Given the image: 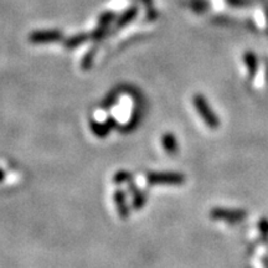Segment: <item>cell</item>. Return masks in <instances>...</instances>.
I'll return each instance as SVG.
<instances>
[{
    "label": "cell",
    "mask_w": 268,
    "mask_h": 268,
    "mask_svg": "<svg viewBox=\"0 0 268 268\" xmlns=\"http://www.w3.org/2000/svg\"><path fill=\"white\" fill-rule=\"evenodd\" d=\"M194 106L197 112L200 114V117L203 118V120L205 122L207 127H210L211 129H216L220 126V120H218V118L216 117V114L212 112L211 107H210V105L205 100V97L201 96V94H195Z\"/></svg>",
    "instance_id": "obj_1"
},
{
    "label": "cell",
    "mask_w": 268,
    "mask_h": 268,
    "mask_svg": "<svg viewBox=\"0 0 268 268\" xmlns=\"http://www.w3.org/2000/svg\"><path fill=\"white\" fill-rule=\"evenodd\" d=\"M185 178L177 173H151L147 177V181L151 185H180Z\"/></svg>",
    "instance_id": "obj_2"
},
{
    "label": "cell",
    "mask_w": 268,
    "mask_h": 268,
    "mask_svg": "<svg viewBox=\"0 0 268 268\" xmlns=\"http://www.w3.org/2000/svg\"><path fill=\"white\" fill-rule=\"evenodd\" d=\"M211 217L214 220L225 221V223L235 224L240 223L246 217V211L243 210H226L221 209V207H215L211 212H210Z\"/></svg>",
    "instance_id": "obj_3"
},
{
    "label": "cell",
    "mask_w": 268,
    "mask_h": 268,
    "mask_svg": "<svg viewBox=\"0 0 268 268\" xmlns=\"http://www.w3.org/2000/svg\"><path fill=\"white\" fill-rule=\"evenodd\" d=\"M62 39V33L59 30H37L33 31L29 35V41L31 44L42 45V44H53Z\"/></svg>",
    "instance_id": "obj_4"
},
{
    "label": "cell",
    "mask_w": 268,
    "mask_h": 268,
    "mask_svg": "<svg viewBox=\"0 0 268 268\" xmlns=\"http://www.w3.org/2000/svg\"><path fill=\"white\" fill-rule=\"evenodd\" d=\"M91 37V35H88V34L86 33H81V34H76V35L68 37L67 40H65V47L67 48H75V47H79L82 44H85L86 41Z\"/></svg>",
    "instance_id": "obj_5"
},
{
    "label": "cell",
    "mask_w": 268,
    "mask_h": 268,
    "mask_svg": "<svg viewBox=\"0 0 268 268\" xmlns=\"http://www.w3.org/2000/svg\"><path fill=\"white\" fill-rule=\"evenodd\" d=\"M137 13H138V10L135 7H132V8H129V9H127L125 13H123L122 15L118 18L117 22H116V28L126 27L127 24H129V22H131L132 20L135 18V16H137Z\"/></svg>",
    "instance_id": "obj_6"
},
{
    "label": "cell",
    "mask_w": 268,
    "mask_h": 268,
    "mask_svg": "<svg viewBox=\"0 0 268 268\" xmlns=\"http://www.w3.org/2000/svg\"><path fill=\"white\" fill-rule=\"evenodd\" d=\"M114 203H116L118 214L122 216L123 218H126L128 216V209H127L126 205V198L125 194L122 191H117L114 194Z\"/></svg>",
    "instance_id": "obj_7"
},
{
    "label": "cell",
    "mask_w": 268,
    "mask_h": 268,
    "mask_svg": "<svg viewBox=\"0 0 268 268\" xmlns=\"http://www.w3.org/2000/svg\"><path fill=\"white\" fill-rule=\"evenodd\" d=\"M243 61L247 67V71H249L251 76H252V75L256 72V70H257V57H256L255 54L249 51V53L245 54Z\"/></svg>",
    "instance_id": "obj_8"
},
{
    "label": "cell",
    "mask_w": 268,
    "mask_h": 268,
    "mask_svg": "<svg viewBox=\"0 0 268 268\" xmlns=\"http://www.w3.org/2000/svg\"><path fill=\"white\" fill-rule=\"evenodd\" d=\"M163 147L169 154H174L178 151V143L177 139L173 134H165L163 137Z\"/></svg>",
    "instance_id": "obj_9"
},
{
    "label": "cell",
    "mask_w": 268,
    "mask_h": 268,
    "mask_svg": "<svg viewBox=\"0 0 268 268\" xmlns=\"http://www.w3.org/2000/svg\"><path fill=\"white\" fill-rule=\"evenodd\" d=\"M189 7L191 8L195 13L203 14V13H205L207 9V3H206V0H190Z\"/></svg>",
    "instance_id": "obj_10"
},
{
    "label": "cell",
    "mask_w": 268,
    "mask_h": 268,
    "mask_svg": "<svg viewBox=\"0 0 268 268\" xmlns=\"http://www.w3.org/2000/svg\"><path fill=\"white\" fill-rule=\"evenodd\" d=\"M142 3L144 4L147 9V15L151 20H154L157 18V11L154 10V7H153V0H142Z\"/></svg>",
    "instance_id": "obj_11"
},
{
    "label": "cell",
    "mask_w": 268,
    "mask_h": 268,
    "mask_svg": "<svg viewBox=\"0 0 268 268\" xmlns=\"http://www.w3.org/2000/svg\"><path fill=\"white\" fill-rule=\"evenodd\" d=\"M113 20H114V14L111 13V11H107V13H103L102 15L100 16L99 24H100V27L106 28V25H108L109 22L113 21Z\"/></svg>",
    "instance_id": "obj_12"
},
{
    "label": "cell",
    "mask_w": 268,
    "mask_h": 268,
    "mask_svg": "<svg viewBox=\"0 0 268 268\" xmlns=\"http://www.w3.org/2000/svg\"><path fill=\"white\" fill-rule=\"evenodd\" d=\"M94 53H96V50H94V48H92V50L89 51V53L85 56V59H83V61H82V65H81V66H82L83 70H87V68L91 67L92 61H93Z\"/></svg>",
    "instance_id": "obj_13"
},
{
    "label": "cell",
    "mask_w": 268,
    "mask_h": 268,
    "mask_svg": "<svg viewBox=\"0 0 268 268\" xmlns=\"http://www.w3.org/2000/svg\"><path fill=\"white\" fill-rule=\"evenodd\" d=\"M105 34H106V28L100 27L99 29H96V30L91 34V37L93 40H101L103 36H105Z\"/></svg>",
    "instance_id": "obj_14"
},
{
    "label": "cell",
    "mask_w": 268,
    "mask_h": 268,
    "mask_svg": "<svg viewBox=\"0 0 268 268\" xmlns=\"http://www.w3.org/2000/svg\"><path fill=\"white\" fill-rule=\"evenodd\" d=\"M259 227H261V231L264 236L268 235V221L267 220H262L259 223Z\"/></svg>",
    "instance_id": "obj_15"
},
{
    "label": "cell",
    "mask_w": 268,
    "mask_h": 268,
    "mask_svg": "<svg viewBox=\"0 0 268 268\" xmlns=\"http://www.w3.org/2000/svg\"><path fill=\"white\" fill-rule=\"evenodd\" d=\"M227 3H230L231 5H236V7L245 4V2H242V0H227Z\"/></svg>",
    "instance_id": "obj_16"
}]
</instances>
